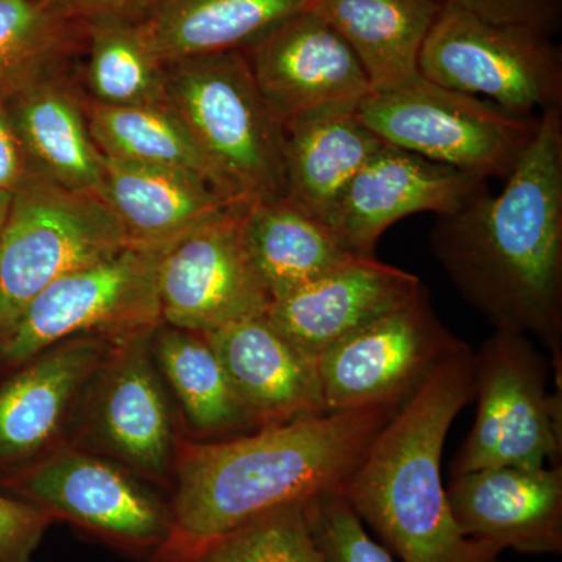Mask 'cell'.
<instances>
[{
    "label": "cell",
    "mask_w": 562,
    "mask_h": 562,
    "mask_svg": "<svg viewBox=\"0 0 562 562\" xmlns=\"http://www.w3.org/2000/svg\"><path fill=\"white\" fill-rule=\"evenodd\" d=\"M13 486L55 520H68L127 552L154 558L172 539L171 503L94 454L54 450L21 473Z\"/></svg>",
    "instance_id": "11"
},
{
    "label": "cell",
    "mask_w": 562,
    "mask_h": 562,
    "mask_svg": "<svg viewBox=\"0 0 562 562\" xmlns=\"http://www.w3.org/2000/svg\"><path fill=\"white\" fill-rule=\"evenodd\" d=\"M87 25L43 0H0V105L52 77L79 69Z\"/></svg>",
    "instance_id": "27"
},
{
    "label": "cell",
    "mask_w": 562,
    "mask_h": 562,
    "mask_svg": "<svg viewBox=\"0 0 562 562\" xmlns=\"http://www.w3.org/2000/svg\"><path fill=\"white\" fill-rule=\"evenodd\" d=\"M52 10L81 24L103 20L136 21L151 0H43Z\"/></svg>",
    "instance_id": "34"
},
{
    "label": "cell",
    "mask_w": 562,
    "mask_h": 562,
    "mask_svg": "<svg viewBox=\"0 0 562 562\" xmlns=\"http://www.w3.org/2000/svg\"><path fill=\"white\" fill-rule=\"evenodd\" d=\"M52 522L46 509L0 495V562H32Z\"/></svg>",
    "instance_id": "32"
},
{
    "label": "cell",
    "mask_w": 562,
    "mask_h": 562,
    "mask_svg": "<svg viewBox=\"0 0 562 562\" xmlns=\"http://www.w3.org/2000/svg\"><path fill=\"white\" fill-rule=\"evenodd\" d=\"M424 288L413 273L357 257L272 301L266 316L291 342L319 358L328 347L408 302Z\"/></svg>",
    "instance_id": "17"
},
{
    "label": "cell",
    "mask_w": 562,
    "mask_h": 562,
    "mask_svg": "<svg viewBox=\"0 0 562 562\" xmlns=\"http://www.w3.org/2000/svg\"><path fill=\"white\" fill-rule=\"evenodd\" d=\"M132 244L95 191H76L29 172L0 225V341L25 306L55 280Z\"/></svg>",
    "instance_id": "5"
},
{
    "label": "cell",
    "mask_w": 562,
    "mask_h": 562,
    "mask_svg": "<svg viewBox=\"0 0 562 562\" xmlns=\"http://www.w3.org/2000/svg\"><path fill=\"white\" fill-rule=\"evenodd\" d=\"M447 501L462 535L525 554L562 552V468L494 465L452 476Z\"/></svg>",
    "instance_id": "15"
},
{
    "label": "cell",
    "mask_w": 562,
    "mask_h": 562,
    "mask_svg": "<svg viewBox=\"0 0 562 562\" xmlns=\"http://www.w3.org/2000/svg\"><path fill=\"white\" fill-rule=\"evenodd\" d=\"M283 128L286 198L330 225L351 179L384 143L361 121L358 103L310 111Z\"/></svg>",
    "instance_id": "20"
},
{
    "label": "cell",
    "mask_w": 562,
    "mask_h": 562,
    "mask_svg": "<svg viewBox=\"0 0 562 562\" xmlns=\"http://www.w3.org/2000/svg\"><path fill=\"white\" fill-rule=\"evenodd\" d=\"M241 52L258 91L283 125L324 106L360 103L372 92L349 44L310 9L281 21Z\"/></svg>",
    "instance_id": "13"
},
{
    "label": "cell",
    "mask_w": 562,
    "mask_h": 562,
    "mask_svg": "<svg viewBox=\"0 0 562 562\" xmlns=\"http://www.w3.org/2000/svg\"><path fill=\"white\" fill-rule=\"evenodd\" d=\"M113 346L101 336H76L25 361L29 364L0 390V460L33 457L54 439Z\"/></svg>",
    "instance_id": "19"
},
{
    "label": "cell",
    "mask_w": 562,
    "mask_h": 562,
    "mask_svg": "<svg viewBox=\"0 0 562 562\" xmlns=\"http://www.w3.org/2000/svg\"><path fill=\"white\" fill-rule=\"evenodd\" d=\"M403 403L302 416L173 454V535L161 550L216 538L281 508L341 494ZM157 557V554H155Z\"/></svg>",
    "instance_id": "2"
},
{
    "label": "cell",
    "mask_w": 562,
    "mask_h": 562,
    "mask_svg": "<svg viewBox=\"0 0 562 562\" xmlns=\"http://www.w3.org/2000/svg\"><path fill=\"white\" fill-rule=\"evenodd\" d=\"M83 110L103 157L198 173L220 192L209 161L168 103L109 106L83 95Z\"/></svg>",
    "instance_id": "28"
},
{
    "label": "cell",
    "mask_w": 562,
    "mask_h": 562,
    "mask_svg": "<svg viewBox=\"0 0 562 562\" xmlns=\"http://www.w3.org/2000/svg\"><path fill=\"white\" fill-rule=\"evenodd\" d=\"M241 210L225 211L162 251L158 266L162 324L209 333L268 312L271 299L244 249Z\"/></svg>",
    "instance_id": "12"
},
{
    "label": "cell",
    "mask_w": 562,
    "mask_h": 562,
    "mask_svg": "<svg viewBox=\"0 0 562 562\" xmlns=\"http://www.w3.org/2000/svg\"><path fill=\"white\" fill-rule=\"evenodd\" d=\"M305 516L322 562H395L341 494L330 492L305 503Z\"/></svg>",
    "instance_id": "31"
},
{
    "label": "cell",
    "mask_w": 562,
    "mask_h": 562,
    "mask_svg": "<svg viewBox=\"0 0 562 562\" xmlns=\"http://www.w3.org/2000/svg\"><path fill=\"white\" fill-rule=\"evenodd\" d=\"M473 355L476 416L452 476L494 465L560 464L561 395L547 390V362L528 336L495 330Z\"/></svg>",
    "instance_id": "9"
},
{
    "label": "cell",
    "mask_w": 562,
    "mask_h": 562,
    "mask_svg": "<svg viewBox=\"0 0 562 562\" xmlns=\"http://www.w3.org/2000/svg\"><path fill=\"white\" fill-rule=\"evenodd\" d=\"M358 114L383 143L484 180H505L538 127V116H517L420 74L369 92Z\"/></svg>",
    "instance_id": "6"
},
{
    "label": "cell",
    "mask_w": 562,
    "mask_h": 562,
    "mask_svg": "<svg viewBox=\"0 0 562 562\" xmlns=\"http://www.w3.org/2000/svg\"><path fill=\"white\" fill-rule=\"evenodd\" d=\"M95 192L132 243L150 246H168L235 209L198 173L109 157H103Z\"/></svg>",
    "instance_id": "22"
},
{
    "label": "cell",
    "mask_w": 562,
    "mask_h": 562,
    "mask_svg": "<svg viewBox=\"0 0 562 562\" xmlns=\"http://www.w3.org/2000/svg\"><path fill=\"white\" fill-rule=\"evenodd\" d=\"M154 331L114 344L95 373L94 425L111 453L143 475L165 482L172 471L176 442L151 353Z\"/></svg>",
    "instance_id": "16"
},
{
    "label": "cell",
    "mask_w": 562,
    "mask_h": 562,
    "mask_svg": "<svg viewBox=\"0 0 562 562\" xmlns=\"http://www.w3.org/2000/svg\"><path fill=\"white\" fill-rule=\"evenodd\" d=\"M442 0H313L360 60L372 91L419 76V57Z\"/></svg>",
    "instance_id": "25"
},
{
    "label": "cell",
    "mask_w": 562,
    "mask_h": 562,
    "mask_svg": "<svg viewBox=\"0 0 562 562\" xmlns=\"http://www.w3.org/2000/svg\"><path fill=\"white\" fill-rule=\"evenodd\" d=\"M29 172L76 191H98L103 155L91 138L77 70L3 103Z\"/></svg>",
    "instance_id": "21"
},
{
    "label": "cell",
    "mask_w": 562,
    "mask_h": 562,
    "mask_svg": "<svg viewBox=\"0 0 562 562\" xmlns=\"http://www.w3.org/2000/svg\"><path fill=\"white\" fill-rule=\"evenodd\" d=\"M313 0H151L136 27L166 63L243 50Z\"/></svg>",
    "instance_id": "24"
},
{
    "label": "cell",
    "mask_w": 562,
    "mask_h": 562,
    "mask_svg": "<svg viewBox=\"0 0 562 562\" xmlns=\"http://www.w3.org/2000/svg\"><path fill=\"white\" fill-rule=\"evenodd\" d=\"M419 74L517 116L562 109L561 52L547 33L495 24L453 3L442 2L422 47Z\"/></svg>",
    "instance_id": "7"
},
{
    "label": "cell",
    "mask_w": 562,
    "mask_h": 562,
    "mask_svg": "<svg viewBox=\"0 0 562 562\" xmlns=\"http://www.w3.org/2000/svg\"><path fill=\"white\" fill-rule=\"evenodd\" d=\"M151 562H322L305 503L281 508L216 538L165 550Z\"/></svg>",
    "instance_id": "30"
},
{
    "label": "cell",
    "mask_w": 562,
    "mask_h": 562,
    "mask_svg": "<svg viewBox=\"0 0 562 562\" xmlns=\"http://www.w3.org/2000/svg\"><path fill=\"white\" fill-rule=\"evenodd\" d=\"M168 246L132 243L55 280L32 299L0 341L2 360L25 362L76 336H101L116 344L154 331L162 322L158 266Z\"/></svg>",
    "instance_id": "8"
},
{
    "label": "cell",
    "mask_w": 562,
    "mask_h": 562,
    "mask_svg": "<svg viewBox=\"0 0 562 562\" xmlns=\"http://www.w3.org/2000/svg\"><path fill=\"white\" fill-rule=\"evenodd\" d=\"M165 98L232 205L286 195L283 124L258 91L241 50L166 63Z\"/></svg>",
    "instance_id": "4"
},
{
    "label": "cell",
    "mask_w": 562,
    "mask_h": 562,
    "mask_svg": "<svg viewBox=\"0 0 562 562\" xmlns=\"http://www.w3.org/2000/svg\"><path fill=\"white\" fill-rule=\"evenodd\" d=\"M436 260L495 330L535 336L562 373V109L543 111L498 194L436 220Z\"/></svg>",
    "instance_id": "1"
},
{
    "label": "cell",
    "mask_w": 562,
    "mask_h": 562,
    "mask_svg": "<svg viewBox=\"0 0 562 562\" xmlns=\"http://www.w3.org/2000/svg\"><path fill=\"white\" fill-rule=\"evenodd\" d=\"M475 401V355L462 342L373 439L341 495L402 562H498L462 535L441 475L447 432Z\"/></svg>",
    "instance_id": "3"
},
{
    "label": "cell",
    "mask_w": 562,
    "mask_h": 562,
    "mask_svg": "<svg viewBox=\"0 0 562 562\" xmlns=\"http://www.w3.org/2000/svg\"><path fill=\"white\" fill-rule=\"evenodd\" d=\"M20 139L3 105H0V194H11L27 176Z\"/></svg>",
    "instance_id": "35"
},
{
    "label": "cell",
    "mask_w": 562,
    "mask_h": 562,
    "mask_svg": "<svg viewBox=\"0 0 562 562\" xmlns=\"http://www.w3.org/2000/svg\"><path fill=\"white\" fill-rule=\"evenodd\" d=\"M10 194H0V225L5 216L7 205H9Z\"/></svg>",
    "instance_id": "36"
},
{
    "label": "cell",
    "mask_w": 562,
    "mask_h": 562,
    "mask_svg": "<svg viewBox=\"0 0 562 562\" xmlns=\"http://www.w3.org/2000/svg\"><path fill=\"white\" fill-rule=\"evenodd\" d=\"M460 344L432 312L424 286L317 358L325 409L405 403Z\"/></svg>",
    "instance_id": "10"
},
{
    "label": "cell",
    "mask_w": 562,
    "mask_h": 562,
    "mask_svg": "<svg viewBox=\"0 0 562 562\" xmlns=\"http://www.w3.org/2000/svg\"><path fill=\"white\" fill-rule=\"evenodd\" d=\"M202 335L258 427L327 412L317 358L291 342L266 313Z\"/></svg>",
    "instance_id": "18"
},
{
    "label": "cell",
    "mask_w": 562,
    "mask_h": 562,
    "mask_svg": "<svg viewBox=\"0 0 562 562\" xmlns=\"http://www.w3.org/2000/svg\"><path fill=\"white\" fill-rule=\"evenodd\" d=\"M486 180L384 143L333 211L330 227L358 257H373L383 233L417 213H453L486 190Z\"/></svg>",
    "instance_id": "14"
},
{
    "label": "cell",
    "mask_w": 562,
    "mask_h": 562,
    "mask_svg": "<svg viewBox=\"0 0 562 562\" xmlns=\"http://www.w3.org/2000/svg\"><path fill=\"white\" fill-rule=\"evenodd\" d=\"M495 24L520 25L549 33L557 22L561 0H442Z\"/></svg>",
    "instance_id": "33"
},
{
    "label": "cell",
    "mask_w": 562,
    "mask_h": 562,
    "mask_svg": "<svg viewBox=\"0 0 562 562\" xmlns=\"http://www.w3.org/2000/svg\"><path fill=\"white\" fill-rule=\"evenodd\" d=\"M151 353L194 430L222 435L260 428L202 333L161 322L151 335Z\"/></svg>",
    "instance_id": "26"
},
{
    "label": "cell",
    "mask_w": 562,
    "mask_h": 562,
    "mask_svg": "<svg viewBox=\"0 0 562 562\" xmlns=\"http://www.w3.org/2000/svg\"><path fill=\"white\" fill-rule=\"evenodd\" d=\"M241 236L251 268L271 302L358 257L330 225L286 195L244 206Z\"/></svg>",
    "instance_id": "23"
},
{
    "label": "cell",
    "mask_w": 562,
    "mask_h": 562,
    "mask_svg": "<svg viewBox=\"0 0 562 562\" xmlns=\"http://www.w3.org/2000/svg\"><path fill=\"white\" fill-rule=\"evenodd\" d=\"M79 88L91 102L109 106L166 102L165 65L147 46L135 21L87 25Z\"/></svg>",
    "instance_id": "29"
}]
</instances>
